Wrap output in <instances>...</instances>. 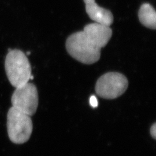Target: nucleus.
Here are the masks:
<instances>
[{"mask_svg": "<svg viewBox=\"0 0 156 156\" xmlns=\"http://www.w3.org/2000/svg\"><path fill=\"white\" fill-rule=\"evenodd\" d=\"M5 69L9 82L15 88L28 83L30 80L31 67L22 50L9 49L6 56Z\"/></svg>", "mask_w": 156, "mask_h": 156, "instance_id": "nucleus-2", "label": "nucleus"}, {"mask_svg": "<svg viewBox=\"0 0 156 156\" xmlns=\"http://www.w3.org/2000/svg\"><path fill=\"white\" fill-rule=\"evenodd\" d=\"M128 86V79L123 74L110 72L99 78L95 89L99 97L104 99L113 100L124 94Z\"/></svg>", "mask_w": 156, "mask_h": 156, "instance_id": "nucleus-4", "label": "nucleus"}, {"mask_svg": "<svg viewBox=\"0 0 156 156\" xmlns=\"http://www.w3.org/2000/svg\"><path fill=\"white\" fill-rule=\"evenodd\" d=\"M112 35L110 27L97 23H90L83 31L73 34L67 38L66 49L76 60L92 64L100 60L101 50L107 45Z\"/></svg>", "mask_w": 156, "mask_h": 156, "instance_id": "nucleus-1", "label": "nucleus"}, {"mask_svg": "<svg viewBox=\"0 0 156 156\" xmlns=\"http://www.w3.org/2000/svg\"><path fill=\"white\" fill-rule=\"evenodd\" d=\"M86 5V11L90 18L95 23L110 27L113 22V16L111 12L98 5L95 0H83Z\"/></svg>", "mask_w": 156, "mask_h": 156, "instance_id": "nucleus-6", "label": "nucleus"}, {"mask_svg": "<svg viewBox=\"0 0 156 156\" xmlns=\"http://www.w3.org/2000/svg\"><path fill=\"white\" fill-rule=\"evenodd\" d=\"M90 104L93 108H97L98 106V100L95 95H92L90 98Z\"/></svg>", "mask_w": 156, "mask_h": 156, "instance_id": "nucleus-8", "label": "nucleus"}, {"mask_svg": "<svg viewBox=\"0 0 156 156\" xmlns=\"http://www.w3.org/2000/svg\"><path fill=\"white\" fill-rule=\"evenodd\" d=\"M140 22L146 27L155 30L156 28V12L153 6L148 3L143 4L138 12Z\"/></svg>", "mask_w": 156, "mask_h": 156, "instance_id": "nucleus-7", "label": "nucleus"}, {"mask_svg": "<svg viewBox=\"0 0 156 156\" xmlns=\"http://www.w3.org/2000/svg\"><path fill=\"white\" fill-rule=\"evenodd\" d=\"M151 136L155 140L156 138V124L155 123L151 127Z\"/></svg>", "mask_w": 156, "mask_h": 156, "instance_id": "nucleus-9", "label": "nucleus"}, {"mask_svg": "<svg viewBox=\"0 0 156 156\" xmlns=\"http://www.w3.org/2000/svg\"><path fill=\"white\" fill-rule=\"evenodd\" d=\"M7 129L13 143L22 144L27 142L33 132L31 116L12 106L7 114Z\"/></svg>", "mask_w": 156, "mask_h": 156, "instance_id": "nucleus-3", "label": "nucleus"}, {"mask_svg": "<svg viewBox=\"0 0 156 156\" xmlns=\"http://www.w3.org/2000/svg\"><path fill=\"white\" fill-rule=\"evenodd\" d=\"M38 98L36 86L28 82L16 88L12 96V105L19 111L31 116L37 110Z\"/></svg>", "mask_w": 156, "mask_h": 156, "instance_id": "nucleus-5", "label": "nucleus"}]
</instances>
